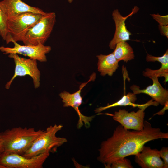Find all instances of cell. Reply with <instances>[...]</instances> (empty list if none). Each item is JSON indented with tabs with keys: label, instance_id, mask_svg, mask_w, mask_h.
<instances>
[{
	"label": "cell",
	"instance_id": "obj_23",
	"mask_svg": "<svg viewBox=\"0 0 168 168\" xmlns=\"http://www.w3.org/2000/svg\"><path fill=\"white\" fill-rule=\"evenodd\" d=\"M160 25H167L168 24V15L161 16L157 14L150 15Z\"/></svg>",
	"mask_w": 168,
	"mask_h": 168
},
{
	"label": "cell",
	"instance_id": "obj_9",
	"mask_svg": "<svg viewBox=\"0 0 168 168\" xmlns=\"http://www.w3.org/2000/svg\"><path fill=\"white\" fill-rule=\"evenodd\" d=\"M96 77L95 74H93L90 76L89 80L86 82L81 84L79 86V89L74 93H70L64 91L59 94L62 99L63 106L65 107H71L76 111L79 116V119L77 125V127L80 128L84 124L87 127H89L90 122L94 117V116H87L82 114L79 107L82 102V99L81 95V90L89 82L93 81Z\"/></svg>",
	"mask_w": 168,
	"mask_h": 168
},
{
	"label": "cell",
	"instance_id": "obj_14",
	"mask_svg": "<svg viewBox=\"0 0 168 168\" xmlns=\"http://www.w3.org/2000/svg\"><path fill=\"white\" fill-rule=\"evenodd\" d=\"M0 6L7 18L26 12L45 15L40 8L31 6L21 0H3L0 1Z\"/></svg>",
	"mask_w": 168,
	"mask_h": 168
},
{
	"label": "cell",
	"instance_id": "obj_28",
	"mask_svg": "<svg viewBox=\"0 0 168 168\" xmlns=\"http://www.w3.org/2000/svg\"><path fill=\"white\" fill-rule=\"evenodd\" d=\"M0 168H5V167L3 166L0 165Z\"/></svg>",
	"mask_w": 168,
	"mask_h": 168
},
{
	"label": "cell",
	"instance_id": "obj_20",
	"mask_svg": "<svg viewBox=\"0 0 168 168\" xmlns=\"http://www.w3.org/2000/svg\"><path fill=\"white\" fill-rule=\"evenodd\" d=\"M129 159L125 158L117 159L113 162L110 165V168H133Z\"/></svg>",
	"mask_w": 168,
	"mask_h": 168
},
{
	"label": "cell",
	"instance_id": "obj_8",
	"mask_svg": "<svg viewBox=\"0 0 168 168\" xmlns=\"http://www.w3.org/2000/svg\"><path fill=\"white\" fill-rule=\"evenodd\" d=\"M49 155L46 152L28 158L18 154L3 153L0 157V165L5 168H42Z\"/></svg>",
	"mask_w": 168,
	"mask_h": 168
},
{
	"label": "cell",
	"instance_id": "obj_17",
	"mask_svg": "<svg viewBox=\"0 0 168 168\" xmlns=\"http://www.w3.org/2000/svg\"><path fill=\"white\" fill-rule=\"evenodd\" d=\"M137 100L136 95L133 93L128 92L127 95H124L118 101L110 105L104 107H100L95 109V113H99L107 109L118 106L130 105L133 107L138 108L143 105L136 104L135 102Z\"/></svg>",
	"mask_w": 168,
	"mask_h": 168
},
{
	"label": "cell",
	"instance_id": "obj_24",
	"mask_svg": "<svg viewBox=\"0 0 168 168\" xmlns=\"http://www.w3.org/2000/svg\"><path fill=\"white\" fill-rule=\"evenodd\" d=\"M158 27L161 34L163 35L166 36L168 38V25L163 26L159 25Z\"/></svg>",
	"mask_w": 168,
	"mask_h": 168
},
{
	"label": "cell",
	"instance_id": "obj_26",
	"mask_svg": "<svg viewBox=\"0 0 168 168\" xmlns=\"http://www.w3.org/2000/svg\"><path fill=\"white\" fill-rule=\"evenodd\" d=\"M4 152L3 142L2 140L0 139V157Z\"/></svg>",
	"mask_w": 168,
	"mask_h": 168
},
{
	"label": "cell",
	"instance_id": "obj_13",
	"mask_svg": "<svg viewBox=\"0 0 168 168\" xmlns=\"http://www.w3.org/2000/svg\"><path fill=\"white\" fill-rule=\"evenodd\" d=\"M134 156L135 162L142 168H163L164 163L157 149H152L144 145Z\"/></svg>",
	"mask_w": 168,
	"mask_h": 168
},
{
	"label": "cell",
	"instance_id": "obj_11",
	"mask_svg": "<svg viewBox=\"0 0 168 168\" xmlns=\"http://www.w3.org/2000/svg\"><path fill=\"white\" fill-rule=\"evenodd\" d=\"M139 8L135 6L131 12L127 16L121 15L118 9L114 10L112 13L113 19L115 25V31L113 38L110 42L109 47L111 49H114L117 43L120 42H126L130 40L131 33L128 31L125 25L126 19L136 13Z\"/></svg>",
	"mask_w": 168,
	"mask_h": 168
},
{
	"label": "cell",
	"instance_id": "obj_10",
	"mask_svg": "<svg viewBox=\"0 0 168 168\" xmlns=\"http://www.w3.org/2000/svg\"><path fill=\"white\" fill-rule=\"evenodd\" d=\"M13 47H0V50L4 54H15L23 55L30 58L40 62L47 61L46 54L51 50L50 46L40 44L36 45H21L17 42L13 41Z\"/></svg>",
	"mask_w": 168,
	"mask_h": 168
},
{
	"label": "cell",
	"instance_id": "obj_27",
	"mask_svg": "<svg viewBox=\"0 0 168 168\" xmlns=\"http://www.w3.org/2000/svg\"><path fill=\"white\" fill-rule=\"evenodd\" d=\"M73 0H68V2L69 3H71L72 2V1H73Z\"/></svg>",
	"mask_w": 168,
	"mask_h": 168
},
{
	"label": "cell",
	"instance_id": "obj_15",
	"mask_svg": "<svg viewBox=\"0 0 168 168\" xmlns=\"http://www.w3.org/2000/svg\"><path fill=\"white\" fill-rule=\"evenodd\" d=\"M98 59L97 69L100 75L111 76L119 67V61L113 53L108 55L100 54L96 56Z\"/></svg>",
	"mask_w": 168,
	"mask_h": 168
},
{
	"label": "cell",
	"instance_id": "obj_2",
	"mask_svg": "<svg viewBox=\"0 0 168 168\" xmlns=\"http://www.w3.org/2000/svg\"><path fill=\"white\" fill-rule=\"evenodd\" d=\"M44 131L36 130L33 128L18 127L1 132L0 139L3 141L4 153L22 155Z\"/></svg>",
	"mask_w": 168,
	"mask_h": 168
},
{
	"label": "cell",
	"instance_id": "obj_4",
	"mask_svg": "<svg viewBox=\"0 0 168 168\" xmlns=\"http://www.w3.org/2000/svg\"><path fill=\"white\" fill-rule=\"evenodd\" d=\"M43 15L26 12L7 18L8 33L5 40L7 44L13 41H23L28 30L36 24Z\"/></svg>",
	"mask_w": 168,
	"mask_h": 168
},
{
	"label": "cell",
	"instance_id": "obj_21",
	"mask_svg": "<svg viewBox=\"0 0 168 168\" xmlns=\"http://www.w3.org/2000/svg\"><path fill=\"white\" fill-rule=\"evenodd\" d=\"M146 60L147 62L158 61L161 63V65L168 66V50L167 49L161 57H156L147 54Z\"/></svg>",
	"mask_w": 168,
	"mask_h": 168
},
{
	"label": "cell",
	"instance_id": "obj_7",
	"mask_svg": "<svg viewBox=\"0 0 168 168\" xmlns=\"http://www.w3.org/2000/svg\"><path fill=\"white\" fill-rule=\"evenodd\" d=\"M8 57L13 59L15 65V73L10 80L5 85L9 89L14 79L17 76L29 75L32 78L34 87L38 88L40 85V73L37 66V60L31 58L26 59L20 57L17 54H9Z\"/></svg>",
	"mask_w": 168,
	"mask_h": 168
},
{
	"label": "cell",
	"instance_id": "obj_6",
	"mask_svg": "<svg viewBox=\"0 0 168 168\" xmlns=\"http://www.w3.org/2000/svg\"><path fill=\"white\" fill-rule=\"evenodd\" d=\"M159 105L152 99L139 107V110L136 112H128L125 109H120L115 111L114 114H107L112 116L114 120L120 123L126 129L141 131L143 129L145 110L149 106H157Z\"/></svg>",
	"mask_w": 168,
	"mask_h": 168
},
{
	"label": "cell",
	"instance_id": "obj_18",
	"mask_svg": "<svg viewBox=\"0 0 168 168\" xmlns=\"http://www.w3.org/2000/svg\"><path fill=\"white\" fill-rule=\"evenodd\" d=\"M143 75L149 77L154 76L158 77H164L165 79L164 82H166L168 81V66L161 65L160 69L156 70L147 68L143 72Z\"/></svg>",
	"mask_w": 168,
	"mask_h": 168
},
{
	"label": "cell",
	"instance_id": "obj_3",
	"mask_svg": "<svg viewBox=\"0 0 168 168\" xmlns=\"http://www.w3.org/2000/svg\"><path fill=\"white\" fill-rule=\"evenodd\" d=\"M63 127L61 124H55L47 127L22 156L30 158L44 152H55L58 147L67 142L66 138L56 136Z\"/></svg>",
	"mask_w": 168,
	"mask_h": 168
},
{
	"label": "cell",
	"instance_id": "obj_22",
	"mask_svg": "<svg viewBox=\"0 0 168 168\" xmlns=\"http://www.w3.org/2000/svg\"><path fill=\"white\" fill-rule=\"evenodd\" d=\"M160 157L163 159L164 166L163 168H168V148L167 147H163L159 151Z\"/></svg>",
	"mask_w": 168,
	"mask_h": 168
},
{
	"label": "cell",
	"instance_id": "obj_12",
	"mask_svg": "<svg viewBox=\"0 0 168 168\" xmlns=\"http://www.w3.org/2000/svg\"><path fill=\"white\" fill-rule=\"evenodd\" d=\"M153 81L152 85H150L146 88L141 89L139 86L135 85L131 86L130 88L135 95L144 93L149 95L155 101L159 104L164 105L168 102V90L164 88L161 85L156 76L149 77Z\"/></svg>",
	"mask_w": 168,
	"mask_h": 168
},
{
	"label": "cell",
	"instance_id": "obj_5",
	"mask_svg": "<svg viewBox=\"0 0 168 168\" xmlns=\"http://www.w3.org/2000/svg\"><path fill=\"white\" fill-rule=\"evenodd\" d=\"M56 18V14L54 12L46 13L43 15L26 33L22 41L24 45L44 44L52 32Z\"/></svg>",
	"mask_w": 168,
	"mask_h": 168
},
{
	"label": "cell",
	"instance_id": "obj_19",
	"mask_svg": "<svg viewBox=\"0 0 168 168\" xmlns=\"http://www.w3.org/2000/svg\"><path fill=\"white\" fill-rule=\"evenodd\" d=\"M7 18L0 6V35L5 40L8 34Z\"/></svg>",
	"mask_w": 168,
	"mask_h": 168
},
{
	"label": "cell",
	"instance_id": "obj_25",
	"mask_svg": "<svg viewBox=\"0 0 168 168\" xmlns=\"http://www.w3.org/2000/svg\"><path fill=\"white\" fill-rule=\"evenodd\" d=\"M164 108L159 112L154 114V115H163L165 113L166 110H168V102H166L164 105Z\"/></svg>",
	"mask_w": 168,
	"mask_h": 168
},
{
	"label": "cell",
	"instance_id": "obj_16",
	"mask_svg": "<svg viewBox=\"0 0 168 168\" xmlns=\"http://www.w3.org/2000/svg\"><path fill=\"white\" fill-rule=\"evenodd\" d=\"M114 50L113 53L119 62L123 60L127 62L134 59L135 55L133 49L127 42L118 43Z\"/></svg>",
	"mask_w": 168,
	"mask_h": 168
},
{
	"label": "cell",
	"instance_id": "obj_1",
	"mask_svg": "<svg viewBox=\"0 0 168 168\" xmlns=\"http://www.w3.org/2000/svg\"><path fill=\"white\" fill-rule=\"evenodd\" d=\"M168 138V133L153 128L147 121H144L143 129L141 131H130L120 125L116 128L110 137L101 142L97 159L105 168H110L114 161L140 152L148 142Z\"/></svg>",
	"mask_w": 168,
	"mask_h": 168
}]
</instances>
